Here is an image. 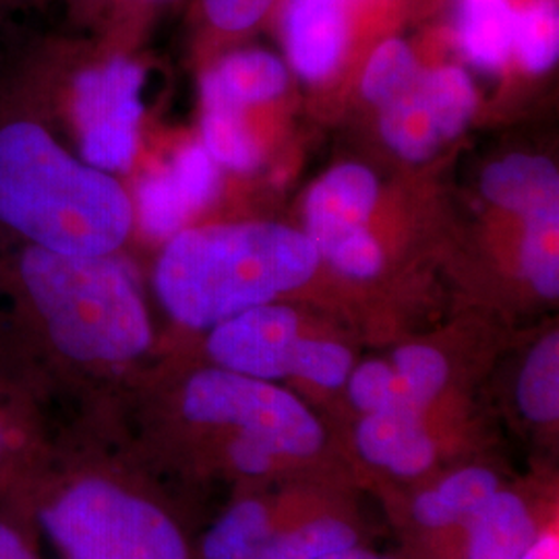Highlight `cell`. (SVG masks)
I'll return each mask as SVG.
<instances>
[{
  "instance_id": "5bb4252c",
  "label": "cell",
  "mask_w": 559,
  "mask_h": 559,
  "mask_svg": "<svg viewBox=\"0 0 559 559\" xmlns=\"http://www.w3.org/2000/svg\"><path fill=\"white\" fill-rule=\"evenodd\" d=\"M221 177L203 143L185 147L175 160L147 175L138 189L143 228L154 237H175L195 212L216 198Z\"/></svg>"
},
{
  "instance_id": "d4e9b609",
  "label": "cell",
  "mask_w": 559,
  "mask_h": 559,
  "mask_svg": "<svg viewBox=\"0 0 559 559\" xmlns=\"http://www.w3.org/2000/svg\"><path fill=\"white\" fill-rule=\"evenodd\" d=\"M420 71V64L408 44L402 40H388L378 46L371 55L365 78L362 94L369 102L380 106L404 83L413 80Z\"/></svg>"
},
{
  "instance_id": "8992f818",
  "label": "cell",
  "mask_w": 559,
  "mask_h": 559,
  "mask_svg": "<svg viewBox=\"0 0 559 559\" xmlns=\"http://www.w3.org/2000/svg\"><path fill=\"white\" fill-rule=\"evenodd\" d=\"M198 543V559H318L360 545L362 526L340 475L247 487Z\"/></svg>"
},
{
  "instance_id": "8fae6325",
  "label": "cell",
  "mask_w": 559,
  "mask_h": 559,
  "mask_svg": "<svg viewBox=\"0 0 559 559\" xmlns=\"http://www.w3.org/2000/svg\"><path fill=\"white\" fill-rule=\"evenodd\" d=\"M464 443L441 431L436 408L394 406L360 415L350 448L376 475L419 480L433 477L441 462L452 459Z\"/></svg>"
},
{
  "instance_id": "603a6c76",
  "label": "cell",
  "mask_w": 559,
  "mask_h": 559,
  "mask_svg": "<svg viewBox=\"0 0 559 559\" xmlns=\"http://www.w3.org/2000/svg\"><path fill=\"white\" fill-rule=\"evenodd\" d=\"M392 367L411 406L436 408L450 380V365L440 350L425 344L402 346L392 357Z\"/></svg>"
},
{
  "instance_id": "4fadbf2b",
  "label": "cell",
  "mask_w": 559,
  "mask_h": 559,
  "mask_svg": "<svg viewBox=\"0 0 559 559\" xmlns=\"http://www.w3.org/2000/svg\"><path fill=\"white\" fill-rule=\"evenodd\" d=\"M503 485L498 468L466 462L425 480L404 512L419 539L427 540L431 551L443 547L445 554L466 522Z\"/></svg>"
},
{
  "instance_id": "cb8c5ba5",
  "label": "cell",
  "mask_w": 559,
  "mask_h": 559,
  "mask_svg": "<svg viewBox=\"0 0 559 559\" xmlns=\"http://www.w3.org/2000/svg\"><path fill=\"white\" fill-rule=\"evenodd\" d=\"M203 147L216 164L235 170H253L260 164V147L245 127L242 112L205 108L201 120Z\"/></svg>"
},
{
  "instance_id": "83f0119b",
  "label": "cell",
  "mask_w": 559,
  "mask_h": 559,
  "mask_svg": "<svg viewBox=\"0 0 559 559\" xmlns=\"http://www.w3.org/2000/svg\"><path fill=\"white\" fill-rule=\"evenodd\" d=\"M0 559H46L27 501L0 496Z\"/></svg>"
},
{
  "instance_id": "1f68e13d",
  "label": "cell",
  "mask_w": 559,
  "mask_h": 559,
  "mask_svg": "<svg viewBox=\"0 0 559 559\" xmlns=\"http://www.w3.org/2000/svg\"><path fill=\"white\" fill-rule=\"evenodd\" d=\"M41 0H0V15L4 11H17L21 7H32V4H38Z\"/></svg>"
},
{
  "instance_id": "ffe728a7",
  "label": "cell",
  "mask_w": 559,
  "mask_h": 559,
  "mask_svg": "<svg viewBox=\"0 0 559 559\" xmlns=\"http://www.w3.org/2000/svg\"><path fill=\"white\" fill-rule=\"evenodd\" d=\"M520 415L535 427L559 419V334L551 332L528 353L516 385Z\"/></svg>"
},
{
  "instance_id": "3957f363",
  "label": "cell",
  "mask_w": 559,
  "mask_h": 559,
  "mask_svg": "<svg viewBox=\"0 0 559 559\" xmlns=\"http://www.w3.org/2000/svg\"><path fill=\"white\" fill-rule=\"evenodd\" d=\"M27 503L59 559H198L166 480L110 413L60 420Z\"/></svg>"
},
{
  "instance_id": "e0dca14e",
  "label": "cell",
  "mask_w": 559,
  "mask_h": 559,
  "mask_svg": "<svg viewBox=\"0 0 559 559\" xmlns=\"http://www.w3.org/2000/svg\"><path fill=\"white\" fill-rule=\"evenodd\" d=\"M286 67L274 55L261 50L237 52L226 57L203 78V108L242 112L249 104L280 96L286 90Z\"/></svg>"
},
{
  "instance_id": "4316f807",
  "label": "cell",
  "mask_w": 559,
  "mask_h": 559,
  "mask_svg": "<svg viewBox=\"0 0 559 559\" xmlns=\"http://www.w3.org/2000/svg\"><path fill=\"white\" fill-rule=\"evenodd\" d=\"M355 367L353 353L334 340L305 338L293 378L321 390L342 388Z\"/></svg>"
},
{
  "instance_id": "f1b7e54d",
  "label": "cell",
  "mask_w": 559,
  "mask_h": 559,
  "mask_svg": "<svg viewBox=\"0 0 559 559\" xmlns=\"http://www.w3.org/2000/svg\"><path fill=\"white\" fill-rule=\"evenodd\" d=\"M276 0H203L205 17L222 32H242L263 20Z\"/></svg>"
},
{
  "instance_id": "52a82bcc",
  "label": "cell",
  "mask_w": 559,
  "mask_h": 559,
  "mask_svg": "<svg viewBox=\"0 0 559 559\" xmlns=\"http://www.w3.org/2000/svg\"><path fill=\"white\" fill-rule=\"evenodd\" d=\"M140 64L112 57L87 64L71 80L69 119L80 141L81 160L104 173L131 168L141 119Z\"/></svg>"
},
{
  "instance_id": "4dcf8cb0",
  "label": "cell",
  "mask_w": 559,
  "mask_h": 559,
  "mask_svg": "<svg viewBox=\"0 0 559 559\" xmlns=\"http://www.w3.org/2000/svg\"><path fill=\"white\" fill-rule=\"evenodd\" d=\"M318 559H396L392 556H383V554H376L371 549H365L360 545H350V547H344L338 551H332V554H325Z\"/></svg>"
},
{
  "instance_id": "9c48e42d",
  "label": "cell",
  "mask_w": 559,
  "mask_h": 559,
  "mask_svg": "<svg viewBox=\"0 0 559 559\" xmlns=\"http://www.w3.org/2000/svg\"><path fill=\"white\" fill-rule=\"evenodd\" d=\"M475 104V87L459 67L420 69L381 102V135L402 158L425 160L468 124Z\"/></svg>"
},
{
  "instance_id": "44dd1931",
  "label": "cell",
  "mask_w": 559,
  "mask_h": 559,
  "mask_svg": "<svg viewBox=\"0 0 559 559\" xmlns=\"http://www.w3.org/2000/svg\"><path fill=\"white\" fill-rule=\"evenodd\" d=\"M522 267L533 288L545 299L559 295V203L524 216Z\"/></svg>"
},
{
  "instance_id": "5b68a950",
  "label": "cell",
  "mask_w": 559,
  "mask_h": 559,
  "mask_svg": "<svg viewBox=\"0 0 559 559\" xmlns=\"http://www.w3.org/2000/svg\"><path fill=\"white\" fill-rule=\"evenodd\" d=\"M318 263L313 240L280 224L201 226L170 239L154 282L170 320L207 332L305 284Z\"/></svg>"
},
{
  "instance_id": "7a4b0ae2",
  "label": "cell",
  "mask_w": 559,
  "mask_h": 559,
  "mask_svg": "<svg viewBox=\"0 0 559 559\" xmlns=\"http://www.w3.org/2000/svg\"><path fill=\"white\" fill-rule=\"evenodd\" d=\"M122 431L164 480H237L245 487L342 475L321 420L302 400L272 381L222 367L189 373L138 427Z\"/></svg>"
},
{
  "instance_id": "7c38bea8",
  "label": "cell",
  "mask_w": 559,
  "mask_h": 559,
  "mask_svg": "<svg viewBox=\"0 0 559 559\" xmlns=\"http://www.w3.org/2000/svg\"><path fill=\"white\" fill-rule=\"evenodd\" d=\"M207 355L216 367L255 380L293 378L307 336L297 311L282 305H260L207 330Z\"/></svg>"
},
{
  "instance_id": "2e32d148",
  "label": "cell",
  "mask_w": 559,
  "mask_h": 559,
  "mask_svg": "<svg viewBox=\"0 0 559 559\" xmlns=\"http://www.w3.org/2000/svg\"><path fill=\"white\" fill-rule=\"evenodd\" d=\"M348 0H290L284 20L286 50L305 80H323L338 67L348 41Z\"/></svg>"
},
{
  "instance_id": "9a60e30c",
  "label": "cell",
  "mask_w": 559,
  "mask_h": 559,
  "mask_svg": "<svg viewBox=\"0 0 559 559\" xmlns=\"http://www.w3.org/2000/svg\"><path fill=\"white\" fill-rule=\"evenodd\" d=\"M547 524L551 512H540L535 493L503 485L466 522L445 554L452 551L454 559H520Z\"/></svg>"
},
{
  "instance_id": "277c9868",
  "label": "cell",
  "mask_w": 559,
  "mask_h": 559,
  "mask_svg": "<svg viewBox=\"0 0 559 559\" xmlns=\"http://www.w3.org/2000/svg\"><path fill=\"white\" fill-rule=\"evenodd\" d=\"M0 226L41 249L112 255L133 226L119 180L67 152L34 115L0 120Z\"/></svg>"
},
{
  "instance_id": "ba28073f",
  "label": "cell",
  "mask_w": 559,
  "mask_h": 559,
  "mask_svg": "<svg viewBox=\"0 0 559 559\" xmlns=\"http://www.w3.org/2000/svg\"><path fill=\"white\" fill-rule=\"evenodd\" d=\"M378 201V180L371 170L346 164L325 175L311 189L305 216L307 237L320 258L350 278H371L383 265L378 240L365 228Z\"/></svg>"
},
{
  "instance_id": "7402d4cb",
  "label": "cell",
  "mask_w": 559,
  "mask_h": 559,
  "mask_svg": "<svg viewBox=\"0 0 559 559\" xmlns=\"http://www.w3.org/2000/svg\"><path fill=\"white\" fill-rule=\"evenodd\" d=\"M514 50L533 73L549 71L559 57L558 0H533L514 21Z\"/></svg>"
},
{
  "instance_id": "f546056e",
  "label": "cell",
  "mask_w": 559,
  "mask_h": 559,
  "mask_svg": "<svg viewBox=\"0 0 559 559\" xmlns=\"http://www.w3.org/2000/svg\"><path fill=\"white\" fill-rule=\"evenodd\" d=\"M520 559H559L558 520L547 524Z\"/></svg>"
},
{
  "instance_id": "6da1fadb",
  "label": "cell",
  "mask_w": 559,
  "mask_h": 559,
  "mask_svg": "<svg viewBox=\"0 0 559 559\" xmlns=\"http://www.w3.org/2000/svg\"><path fill=\"white\" fill-rule=\"evenodd\" d=\"M154 344L145 300L110 255H62L17 240L0 258V348L57 396L135 367Z\"/></svg>"
},
{
  "instance_id": "30bf717a",
  "label": "cell",
  "mask_w": 559,
  "mask_h": 559,
  "mask_svg": "<svg viewBox=\"0 0 559 559\" xmlns=\"http://www.w3.org/2000/svg\"><path fill=\"white\" fill-rule=\"evenodd\" d=\"M57 396L0 348V496L27 501L52 450Z\"/></svg>"
},
{
  "instance_id": "ac0fdd59",
  "label": "cell",
  "mask_w": 559,
  "mask_h": 559,
  "mask_svg": "<svg viewBox=\"0 0 559 559\" xmlns=\"http://www.w3.org/2000/svg\"><path fill=\"white\" fill-rule=\"evenodd\" d=\"M480 189L487 200L528 216L540 207L558 205V168L539 156H510L485 170Z\"/></svg>"
},
{
  "instance_id": "d6986e66",
  "label": "cell",
  "mask_w": 559,
  "mask_h": 559,
  "mask_svg": "<svg viewBox=\"0 0 559 559\" xmlns=\"http://www.w3.org/2000/svg\"><path fill=\"white\" fill-rule=\"evenodd\" d=\"M516 9L510 0H464L460 44L480 69L498 71L514 50Z\"/></svg>"
},
{
  "instance_id": "484cf974",
  "label": "cell",
  "mask_w": 559,
  "mask_h": 559,
  "mask_svg": "<svg viewBox=\"0 0 559 559\" xmlns=\"http://www.w3.org/2000/svg\"><path fill=\"white\" fill-rule=\"evenodd\" d=\"M344 385L360 415L380 413L394 406H411L404 399L392 362L385 360H367L359 367H353Z\"/></svg>"
}]
</instances>
